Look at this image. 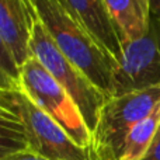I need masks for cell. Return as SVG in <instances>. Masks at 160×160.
<instances>
[{
	"label": "cell",
	"instance_id": "1",
	"mask_svg": "<svg viewBox=\"0 0 160 160\" xmlns=\"http://www.w3.org/2000/svg\"><path fill=\"white\" fill-rule=\"evenodd\" d=\"M0 158L34 152L51 160H97L79 146L21 88L0 90Z\"/></svg>",
	"mask_w": 160,
	"mask_h": 160
},
{
	"label": "cell",
	"instance_id": "2",
	"mask_svg": "<svg viewBox=\"0 0 160 160\" xmlns=\"http://www.w3.org/2000/svg\"><path fill=\"white\" fill-rule=\"evenodd\" d=\"M39 21L61 52L72 61L101 91L111 97L117 61L97 42L59 0H31Z\"/></svg>",
	"mask_w": 160,
	"mask_h": 160
},
{
	"label": "cell",
	"instance_id": "3",
	"mask_svg": "<svg viewBox=\"0 0 160 160\" xmlns=\"http://www.w3.org/2000/svg\"><path fill=\"white\" fill-rule=\"evenodd\" d=\"M32 56L69 93L91 133L96 129L100 111L110 97L101 91L82 70L66 58L53 42L42 22L37 21L31 38Z\"/></svg>",
	"mask_w": 160,
	"mask_h": 160
},
{
	"label": "cell",
	"instance_id": "4",
	"mask_svg": "<svg viewBox=\"0 0 160 160\" xmlns=\"http://www.w3.org/2000/svg\"><path fill=\"white\" fill-rule=\"evenodd\" d=\"M160 102V87L110 97L100 111L91 150L97 160H121L127 136Z\"/></svg>",
	"mask_w": 160,
	"mask_h": 160
},
{
	"label": "cell",
	"instance_id": "5",
	"mask_svg": "<svg viewBox=\"0 0 160 160\" xmlns=\"http://www.w3.org/2000/svg\"><path fill=\"white\" fill-rule=\"evenodd\" d=\"M20 87L79 146L91 149L93 133L86 125L78 105L69 93L34 56L20 68Z\"/></svg>",
	"mask_w": 160,
	"mask_h": 160
},
{
	"label": "cell",
	"instance_id": "6",
	"mask_svg": "<svg viewBox=\"0 0 160 160\" xmlns=\"http://www.w3.org/2000/svg\"><path fill=\"white\" fill-rule=\"evenodd\" d=\"M38 14L31 0H0V90L20 87V68L32 58Z\"/></svg>",
	"mask_w": 160,
	"mask_h": 160
},
{
	"label": "cell",
	"instance_id": "7",
	"mask_svg": "<svg viewBox=\"0 0 160 160\" xmlns=\"http://www.w3.org/2000/svg\"><path fill=\"white\" fill-rule=\"evenodd\" d=\"M160 87V21L150 17L142 37L121 45L111 84V97Z\"/></svg>",
	"mask_w": 160,
	"mask_h": 160
},
{
	"label": "cell",
	"instance_id": "8",
	"mask_svg": "<svg viewBox=\"0 0 160 160\" xmlns=\"http://www.w3.org/2000/svg\"><path fill=\"white\" fill-rule=\"evenodd\" d=\"M65 8L82 22L83 27L97 39L100 45L118 61L121 42L115 32L102 0H59Z\"/></svg>",
	"mask_w": 160,
	"mask_h": 160
},
{
	"label": "cell",
	"instance_id": "9",
	"mask_svg": "<svg viewBox=\"0 0 160 160\" xmlns=\"http://www.w3.org/2000/svg\"><path fill=\"white\" fill-rule=\"evenodd\" d=\"M119 42L127 44L142 37L150 24L149 0H102Z\"/></svg>",
	"mask_w": 160,
	"mask_h": 160
},
{
	"label": "cell",
	"instance_id": "10",
	"mask_svg": "<svg viewBox=\"0 0 160 160\" xmlns=\"http://www.w3.org/2000/svg\"><path fill=\"white\" fill-rule=\"evenodd\" d=\"M160 131V102L155 107V110L139 121L129 135L124 145L121 160H142L150 146L153 145L156 136Z\"/></svg>",
	"mask_w": 160,
	"mask_h": 160
},
{
	"label": "cell",
	"instance_id": "11",
	"mask_svg": "<svg viewBox=\"0 0 160 160\" xmlns=\"http://www.w3.org/2000/svg\"><path fill=\"white\" fill-rule=\"evenodd\" d=\"M0 160H51V159L44 158V156L34 152H18V153L4 156V158H0Z\"/></svg>",
	"mask_w": 160,
	"mask_h": 160
},
{
	"label": "cell",
	"instance_id": "12",
	"mask_svg": "<svg viewBox=\"0 0 160 160\" xmlns=\"http://www.w3.org/2000/svg\"><path fill=\"white\" fill-rule=\"evenodd\" d=\"M142 160H160V131L156 136L153 145L150 146L149 152L145 155V158Z\"/></svg>",
	"mask_w": 160,
	"mask_h": 160
},
{
	"label": "cell",
	"instance_id": "13",
	"mask_svg": "<svg viewBox=\"0 0 160 160\" xmlns=\"http://www.w3.org/2000/svg\"><path fill=\"white\" fill-rule=\"evenodd\" d=\"M150 2V14L160 21V0H149Z\"/></svg>",
	"mask_w": 160,
	"mask_h": 160
}]
</instances>
